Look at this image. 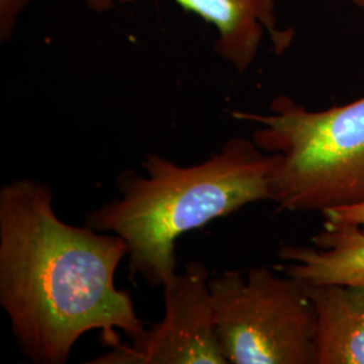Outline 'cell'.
Listing matches in <instances>:
<instances>
[{"instance_id":"obj_6","label":"cell","mask_w":364,"mask_h":364,"mask_svg":"<svg viewBox=\"0 0 364 364\" xmlns=\"http://www.w3.org/2000/svg\"><path fill=\"white\" fill-rule=\"evenodd\" d=\"M117 1L134 0H88L93 11L105 13ZM183 10L198 15L218 30L215 49L223 60L239 73H245L254 63L264 28L277 54H284L293 41V30L278 28L275 0H176Z\"/></svg>"},{"instance_id":"obj_4","label":"cell","mask_w":364,"mask_h":364,"mask_svg":"<svg viewBox=\"0 0 364 364\" xmlns=\"http://www.w3.org/2000/svg\"><path fill=\"white\" fill-rule=\"evenodd\" d=\"M209 289L228 364H314L316 312L302 282L254 267L210 277Z\"/></svg>"},{"instance_id":"obj_11","label":"cell","mask_w":364,"mask_h":364,"mask_svg":"<svg viewBox=\"0 0 364 364\" xmlns=\"http://www.w3.org/2000/svg\"><path fill=\"white\" fill-rule=\"evenodd\" d=\"M352 4H355L359 10H362L364 14V0H350Z\"/></svg>"},{"instance_id":"obj_9","label":"cell","mask_w":364,"mask_h":364,"mask_svg":"<svg viewBox=\"0 0 364 364\" xmlns=\"http://www.w3.org/2000/svg\"><path fill=\"white\" fill-rule=\"evenodd\" d=\"M324 219L333 223H356L364 224V204L329 209L323 213Z\"/></svg>"},{"instance_id":"obj_5","label":"cell","mask_w":364,"mask_h":364,"mask_svg":"<svg viewBox=\"0 0 364 364\" xmlns=\"http://www.w3.org/2000/svg\"><path fill=\"white\" fill-rule=\"evenodd\" d=\"M207 266L193 260L162 287L159 323L119 343L92 364H228L218 338Z\"/></svg>"},{"instance_id":"obj_3","label":"cell","mask_w":364,"mask_h":364,"mask_svg":"<svg viewBox=\"0 0 364 364\" xmlns=\"http://www.w3.org/2000/svg\"><path fill=\"white\" fill-rule=\"evenodd\" d=\"M259 124L251 139L275 156L270 201L287 212H321L364 204V96L309 111L279 96L270 114L234 111Z\"/></svg>"},{"instance_id":"obj_2","label":"cell","mask_w":364,"mask_h":364,"mask_svg":"<svg viewBox=\"0 0 364 364\" xmlns=\"http://www.w3.org/2000/svg\"><path fill=\"white\" fill-rule=\"evenodd\" d=\"M274 164V154L245 138H232L188 166L149 153L141 164L144 174L119 173L117 197L90 210L85 225L120 236L129 247L131 277L162 289L177 273L176 242L181 235L270 201Z\"/></svg>"},{"instance_id":"obj_7","label":"cell","mask_w":364,"mask_h":364,"mask_svg":"<svg viewBox=\"0 0 364 364\" xmlns=\"http://www.w3.org/2000/svg\"><path fill=\"white\" fill-rule=\"evenodd\" d=\"M312 245L282 246L278 269L304 285L364 287V224L326 220Z\"/></svg>"},{"instance_id":"obj_1","label":"cell","mask_w":364,"mask_h":364,"mask_svg":"<svg viewBox=\"0 0 364 364\" xmlns=\"http://www.w3.org/2000/svg\"><path fill=\"white\" fill-rule=\"evenodd\" d=\"M50 185L18 178L0 189V305L21 351L36 364H64L76 343L100 331L105 344L144 332L117 267L127 243L61 220Z\"/></svg>"},{"instance_id":"obj_8","label":"cell","mask_w":364,"mask_h":364,"mask_svg":"<svg viewBox=\"0 0 364 364\" xmlns=\"http://www.w3.org/2000/svg\"><path fill=\"white\" fill-rule=\"evenodd\" d=\"M305 287L316 312L314 364H364V287Z\"/></svg>"},{"instance_id":"obj_10","label":"cell","mask_w":364,"mask_h":364,"mask_svg":"<svg viewBox=\"0 0 364 364\" xmlns=\"http://www.w3.org/2000/svg\"><path fill=\"white\" fill-rule=\"evenodd\" d=\"M26 1L28 0H1V36H3V38L6 37V34L9 36L11 33L14 19Z\"/></svg>"}]
</instances>
